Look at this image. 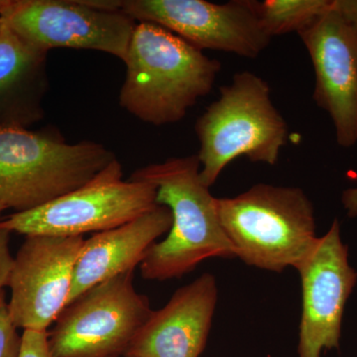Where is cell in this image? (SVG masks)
<instances>
[{
  "mask_svg": "<svg viewBox=\"0 0 357 357\" xmlns=\"http://www.w3.org/2000/svg\"><path fill=\"white\" fill-rule=\"evenodd\" d=\"M197 155L167 159L138 169L131 180L156 187V203L172 213V227L139 265L146 280L181 278L210 258H236L218 215V198L202 182Z\"/></svg>",
  "mask_w": 357,
  "mask_h": 357,
  "instance_id": "cell-1",
  "label": "cell"
},
{
  "mask_svg": "<svg viewBox=\"0 0 357 357\" xmlns=\"http://www.w3.org/2000/svg\"><path fill=\"white\" fill-rule=\"evenodd\" d=\"M119 105L155 126L177 123L213 89L222 64L161 26L136 24Z\"/></svg>",
  "mask_w": 357,
  "mask_h": 357,
  "instance_id": "cell-2",
  "label": "cell"
},
{
  "mask_svg": "<svg viewBox=\"0 0 357 357\" xmlns=\"http://www.w3.org/2000/svg\"><path fill=\"white\" fill-rule=\"evenodd\" d=\"M218 208L236 257L249 266L297 270L318 241L314 206L300 188L257 184L218 199Z\"/></svg>",
  "mask_w": 357,
  "mask_h": 357,
  "instance_id": "cell-3",
  "label": "cell"
},
{
  "mask_svg": "<svg viewBox=\"0 0 357 357\" xmlns=\"http://www.w3.org/2000/svg\"><path fill=\"white\" fill-rule=\"evenodd\" d=\"M202 182H217L225 167L245 157L252 163L275 165L289 137L287 122L275 107L269 84L244 70L220 89L195 126Z\"/></svg>",
  "mask_w": 357,
  "mask_h": 357,
  "instance_id": "cell-4",
  "label": "cell"
},
{
  "mask_svg": "<svg viewBox=\"0 0 357 357\" xmlns=\"http://www.w3.org/2000/svg\"><path fill=\"white\" fill-rule=\"evenodd\" d=\"M93 141L69 144L44 131L0 128V202L33 210L88 183L115 160Z\"/></svg>",
  "mask_w": 357,
  "mask_h": 357,
  "instance_id": "cell-5",
  "label": "cell"
},
{
  "mask_svg": "<svg viewBox=\"0 0 357 357\" xmlns=\"http://www.w3.org/2000/svg\"><path fill=\"white\" fill-rule=\"evenodd\" d=\"M156 206V187L124 181L115 159L82 187L39 208L14 213L0 227L25 236H84L121 227Z\"/></svg>",
  "mask_w": 357,
  "mask_h": 357,
  "instance_id": "cell-6",
  "label": "cell"
},
{
  "mask_svg": "<svg viewBox=\"0 0 357 357\" xmlns=\"http://www.w3.org/2000/svg\"><path fill=\"white\" fill-rule=\"evenodd\" d=\"M0 20L28 43L48 52L84 49L126 58L136 22L121 0H1Z\"/></svg>",
  "mask_w": 357,
  "mask_h": 357,
  "instance_id": "cell-7",
  "label": "cell"
},
{
  "mask_svg": "<svg viewBox=\"0 0 357 357\" xmlns=\"http://www.w3.org/2000/svg\"><path fill=\"white\" fill-rule=\"evenodd\" d=\"M134 270L89 288L59 314L48 333L52 357H119L153 310L136 291Z\"/></svg>",
  "mask_w": 357,
  "mask_h": 357,
  "instance_id": "cell-8",
  "label": "cell"
},
{
  "mask_svg": "<svg viewBox=\"0 0 357 357\" xmlns=\"http://www.w3.org/2000/svg\"><path fill=\"white\" fill-rule=\"evenodd\" d=\"M136 22L161 26L199 50L257 58L271 38L263 30L255 0L218 4L206 0H121Z\"/></svg>",
  "mask_w": 357,
  "mask_h": 357,
  "instance_id": "cell-9",
  "label": "cell"
},
{
  "mask_svg": "<svg viewBox=\"0 0 357 357\" xmlns=\"http://www.w3.org/2000/svg\"><path fill=\"white\" fill-rule=\"evenodd\" d=\"M84 236H26L14 257L8 311L17 328L47 331L67 306Z\"/></svg>",
  "mask_w": 357,
  "mask_h": 357,
  "instance_id": "cell-10",
  "label": "cell"
},
{
  "mask_svg": "<svg viewBox=\"0 0 357 357\" xmlns=\"http://www.w3.org/2000/svg\"><path fill=\"white\" fill-rule=\"evenodd\" d=\"M297 271L302 285L298 352L299 357H321L323 349L340 347L345 303L357 281L337 220Z\"/></svg>",
  "mask_w": 357,
  "mask_h": 357,
  "instance_id": "cell-11",
  "label": "cell"
},
{
  "mask_svg": "<svg viewBox=\"0 0 357 357\" xmlns=\"http://www.w3.org/2000/svg\"><path fill=\"white\" fill-rule=\"evenodd\" d=\"M314 70V98L332 119L340 146L357 142V29L333 6L300 32Z\"/></svg>",
  "mask_w": 357,
  "mask_h": 357,
  "instance_id": "cell-12",
  "label": "cell"
},
{
  "mask_svg": "<svg viewBox=\"0 0 357 357\" xmlns=\"http://www.w3.org/2000/svg\"><path fill=\"white\" fill-rule=\"evenodd\" d=\"M218 302L215 275L178 288L165 306L153 311L124 357H199L206 347Z\"/></svg>",
  "mask_w": 357,
  "mask_h": 357,
  "instance_id": "cell-13",
  "label": "cell"
},
{
  "mask_svg": "<svg viewBox=\"0 0 357 357\" xmlns=\"http://www.w3.org/2000/svg\"><path fill=\"white\" fill-rule=\"evenodd\" d=\"M172 222L170 210L158 204L126 225L84 239L67 306L89 288L135 270L157 239L169 232Z\"/></svg>",
  "mask_w": 357,
  "mask_h": 357,
  "instance_id": "cell-14",
  "label": "cell"
},
{
  "mask_svg": "<svg viewBox=\"0 0 357 357\" xmlns=\"http://www.w3.org/2000/svg\"><path fill=\"white\" fill-rule=\"evenodd\" d=\"M47 57L0 20V128H28L43 119Z\"/></svg>",
  "mask_w": 357,
  "mask_h": 357,
  "instance_id": "cell-15",
  "label": "cell"
},
{
  "mask_svg": "<svg viewBox=\"0 0 357 357\" xmlns=\"http://www.w3.org/2000/svg\"><path fill=\"white\" fill-rule=\"evenodd\" d=\"M255 3L260 24L272 39L304 31L332 8L333 0H255Z\"/></svg>",
  "mask_w": 357,
  "mask_h": 357,
  "instance_id": "cell-16",
  "label": "cell"
},
{
  "mask_svg": "<svg viewBox=\"0 0 357 357\" xmlns=\"http://www.w3.org/2000/svg\"><path fill=\"white\" fill-rule=\"evenodd\" d=\"M21 337L14 326L8 311L6 296H0V357H18Z\"/></svg>",
  "mask_w": 357,
  "mask_h": 357,
  "instance_id": "cell-17",
  "label": "cell"
},
{
  "mask_svg": "<svg viewBox=\"0 0 357 357\" xmlns=\"http://www.w3.org/2000/svg\"><path fill=\"white\" fill-rule=\"evenodd\" d=\"M18 357H52L47 331L25 330Z\"/></svg>",
  "mask_w": 357,
  "mask_h": 357,
  "instance_id": "cell-18",
  "label": "cell"
},
{
  "mask_svg": "<svg viewBox=\"0 0 357 357\" xmlns=\"http://www.w3.org/2000/svg\"><path fill=\"white\" fill-rule=\"evenodd\" d=\"M10 234L9 230L0 227V296L4 294V288L8 287L13 271L14 257L9 248Z\"/></svg>",
  "mask_w": 357,
  "mask_h": 357,
  "instance_id": "cell-19",
  "label": "cell"
},
{
  "mask_svg": "<svg viewBox=\"0 0 357 357\" xmlns=\"http://www.w3.org/2000/svg\"><path fill=\"white\" fill-rule=\"evenodd\" d=\"M333 6L357 29V0H333Z\"/></svg>",
  "mask_w": 357,
  "mask_h": 357,
  "instance_id": "cell-20",
  "label": "cell"
},
{
  "mask_svg": "<svg viewBox=\"0 0 357 357\" xmlns=\"http://www.w3.org/2000/svg\"><path fill=\"white\" fill-rule=\"evenodd\" d=\"M342 204L347 215L349 218H356L357 215V188L347 189L342 194Z\"/></svg>",
  "mask_w": 357,
  "mask_h": 357,
  "instance_id": "cell-21",
  "label": "cell"
},
{
  "mask_svg": "<svg viewBox=\"0 0 357 357\" xmlns=\"http://www.w3.org/2000/svg\"><path fill=\"white\" fill-rule=\"evenodd\" d=\"M6 210V206H4V204H2L1 202H0V222H1V220H2V218H1L2 213H3V211Z\"/></svg>",
  "mask_w": 357,
  "mask_h": 357,
  "instance_id": "cell-22",
  "label": "cell"
}]
</instances>
